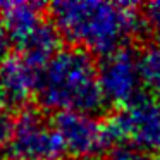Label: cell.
Returning a JSON list of instances; mask_svg holds the SVG:
<instances>
[{"instance_id":"7a4b0ae2","label":"cell","mask_w":160,"mask_h":160,"mask_svg":"<svg viewBox=\"0 0 160 160\" xmlns=\"http://www.w3.org/2000/svg\"><path fill=\"white\" fill-rule=\"evenodd\" d=\"M42 107L59 112L93 114L105 105L98 64L83 48H62L42 71L38 86Z\"/></svg>"},{"instance_id":"6da1fadb","label":"cell","mask_w":160,"mask_h":160,"mask_svg":"<svg viewBox=\"0 0 160 160\" xmlns=\"http://www.w3.org/2000/svg\"><path fill=\"white\" fill-rule=\"evenodd\" d=\"M50 16L62 38L102 57L124 48L143 22L136 4L105 0L53 2Z\"/></svg>"},{"instance_id":"ba28073f","label":"cell","mask_w":160,"mask_h":160,"mask_svg":"<svg viewBox=\"0 0 160 160\" xmlns=\"http://www.w3.org/2000/svg\"><path fill=\"white\" fill-rule=\"evenodd\" d=\"M60 33L53 24L43 22L38 29L31 33L26 40L18 43L19 55L33 67L43 71L47 64L60 52Z\"/></svg>"},{"instance_id":"7c38bea8","label":"cell","mask_w":160,"mask_h":160,"mask_svg":"<svg viewBox=\"0 0 160 160\" xmlns=\"http://www.w3.org/2000/svg\"><path fill=\"white\" fill-rule=\"evenodd\" d=\"M103 160H153V158L148 153L139 152V150L131 148V146H119V148H114L112 152H108Z\"/></svg>"},{"instance_id":"52a82bcc","label":"cell","mask_w":160,"mask_h":160,"mask_svg":"<svg viewBox=\"0 0 160 160\" xmlns=\"http://www.w3.org/2000/svg\"><path fill=\"white\" fill-rule=\"evenodd\" d=\"M40 76L42 71L21 55H9L0 62V107L9 112L26 107L38 93Z\"/></svg>"},{"instance_id":"9c48e42d","label":"cell","mask_w":160,"mask_h":160,"mask_svg":"<svg viewBox=\"0 0 160 160\" xmlns=\"http://www.w3.org/2000/svg\"><path fill=\"white\" fill-rule=\"evenodd\" d=\"M0 16L16 43L26 40L43 24V7L36 2H0Z\"/></svg>"},{"instance_id":"8992f818","label":"cell","mask_w":160,"mask_h":160,"mask_svg":"<svg viewBox=\"0 0 160 160\" xmlns=\"http://www.w3.org/2000/svg\"><path fill=\"white\" fill-rule=\"evenodd\" d=\"M98 78L105 102L117 105L119 108L131 103L139 97V88L143 86L139 55L129 47H124L102 57L98 64Z\"/></svg>"},{"instance_id":"8fae6325","label":"cell","mask_w":160,"mask_h":160,"mask_svg":"<svg viewBox=\"0 0 160 160\" xmlns=\"http://www.w3.org/2000/svg\"><path fill=\"white\" fill-rule=\"evenodd\" d=\"M143 24L145 29L150 33L155 45H160V0L158 2H150L143 9Z\"/></svg>"},{"instance_id":"5b68a950","label":"cell","mask_w":160,"mask_h":160,"mask_svg":"<svg viewBox=\"0 0 160 160\" xmlns=\"http://www.w3.org/2000/svg\"><path fill=\"white\" fill-rule=\"evenodd\" d=\"M52 126L60 139L64 153L74 160H91L112 145L105 122H100L93 114L59 112L53 115Z\"/></svg>"},{"instance_id":"277c9868","label":"cell","mask_w":160,"mask_h":160,"mask_svg":"<svg viewBox=\"0 0 160 160\" xmlns=\"http://www.w3.org/2000/svg\"><path fill=\"white\" fill-rule=\"evenodd\" d=\"M7 153L14 160H53L64 150L52 121L48 122L38 110L22 108L14 121Z\"/></svg>"},{"instance_id":"30bf717a","label":"cell","mask_w":160,"mask_h":160,"mask_svg":"<svg viewBox=\"0 0 160 160\" xmlns=\"http://www.w3.org/2000/svg\"><path fill=\"white\" fill-rule=\"evenodd\" d=\"M139 74L143 86L160 100V45H152L139 53Z\"/></svg>"},{"instance_id":"5bb4252c","label":"cell","mask_w":160,"mask_h":160,"mask_svg":"<svg viewBox=\"0 0 160 160\" xmlns=\"http://www.w3.org/2000/svg\"><path fill=\"white\" fill-rule=\"evenodd\" d=\"M11 35H9L7 31V26H5L4 22V18L0 16V62H4L5 59H7V53H9V47H11Z\"/></svg>"},{"instance_id":"3957f363","label":"cell","mask_w":160,"mask_h":160,"mask_svg":"<svg viewBox=\"0 0 160 160\" xmlns=\"http://www.w3.org/2000/svg\"><path fill=\"white\" fill-rule=\"evenodd\" d=\"M110 143L131 146L145 153L160 152V100L139 95L117 108L105 122Z\"/></svg>"},{"instance_id":"4fadbf2b","label":"cell","mask_w":160,"mask_h":160,"mask_svg":"<svg viewBox=\"0 0 160 160\" xmlns=\"http://www.w3.org/2000/svg\"><path fill=\"white\" fill-rule=\"evenodd\" d=\"M14 121L11 112L0 107V150L7 148L12 138V129H14Z\"/></svg>"}]
</instances>
